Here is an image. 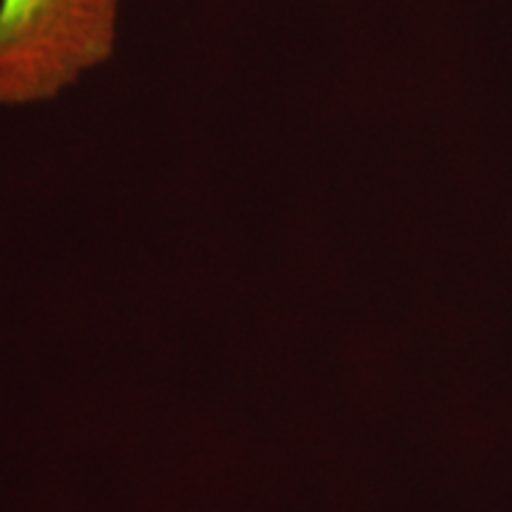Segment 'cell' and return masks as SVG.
<instances>
[{
    "label": "cell",
    "instance_id": "1",
    "mask_svg": "<svg viewBox=\"0 0 512 512\" xmlns=\"http://www.w3.org/2000/svg\"><path fill=\"white\" fill-rule=\"evenodd\" d=\"M119 0H0V105L53 100L117 43Z\"/></svg>",
    "mask_w": 512,
    "mask_h": 512
}]
</instances>
